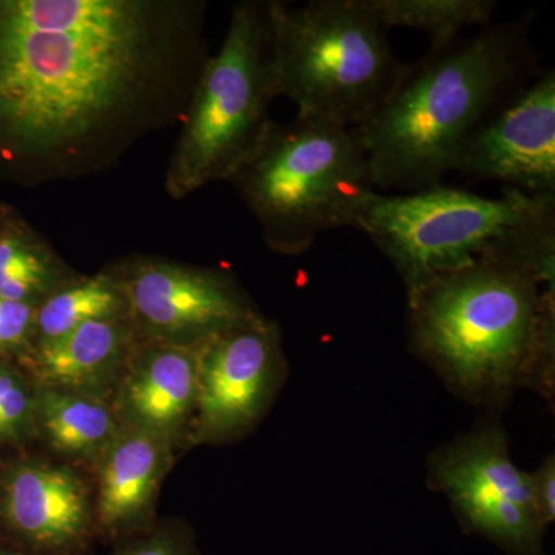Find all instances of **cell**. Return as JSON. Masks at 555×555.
Wrapping results in <instances>:
<instances>
[{
	"instance_id": "1",
	"label": "cell",
	"mask_w": 555,
	"mask_h": 555,
	"mask_svg": "<svg viewBox=\"0 0 555 555\" xmlns=\"http://www.w3.org/2000/svg\"><path fill=\"white\" fill-rule=\"evenodd\" d=\"M204 24L192 0H0V175L86 177L182 124Z\"/></svg>"
},
{
	"instance_id": "2",
	"label": "cell",
	"mask_w": 555,
	"mask_h": 555,
	"mask_svg": "<svg viewBox=\"0 0 555 555\" xmlns=\"http://www.w3.org/2000/svg\"><path fill=\"white\" fill-rule=\"evenodd\" d=\"M528 16L429 50L352 129L377 190L443 184L474 131L537 76Z\"/></svg>"
},
{
	"instance_id": "3",
	"label": "cell",
	"mask_w": 555,
	"mask_h": 555,
	"mask_svg": "<svg viewBox=\"0 0 555 555\" xmlns=\"http://www.w3.org/2000/svg\"><path fill=\"white\" fill-rule=\"evenodd\" d=\"M416 352L476 401H500L553 374L555 283L481 259L408 295Z\"/></svg>"
},
{
	"instance_id": "4",
	"label": "cell",
	"mask_w": 555,
	"mask_h": 555,
	"mask_svg": "<svg viewBox=\"0 0 555 555\" xmlns=\"http://www.w3.org/2000/svg\"><path fill=\"white\" fill-rule=\"evenodd\" d=\"M357 230L392 262L408 295L481 259L524 266L555 283V196L505 189L486 198L443 184L377 192Z\"/></svg>"
},
{
	"instance_id": "5",
	"label": "cell",
	"mask_w": 555,
	"mask_h": 555,
	"mask_svg": "<svg viewBox=\"0 0 555 555\" xmlns=\"http://www.w3.org/2000/svg\"><path fill=\"white\" fill-rule=\"evenodd\" d=\"M229 182L257 219L266 246L284 257L306 254L331 230L357 229L378 192L352 129L297 116L288 124L272 120Z\"/></svg>"
},
{
	"instance_id": "6",
	"label": "cell",
	"mask_w": 555,
	"mask_h": 555,
	"mask_svg": "<svg viewBox=\"0 0 555 555\" xmlns=\"http://www.w3.org/2000/svg\"><path fill=\"white\" fill-rule=\"evenodd\" d=\"M268 13L278 98L297 118L356 129L406 68L367 0H268Z\"/></svg>"
},
{
	"instance_id": "7",
	"label": "cell",
	"mask_w": 555,
	"mask_h": 555,
	"mask_svg": "<svg viewBox=\"0 0 555 555\" xmlns=\"http://www.w3.org/2000/svg\"><path fill=\"white\" fill-rule=\"evenodd\" d=\"M275 98L268 2L236 3L189 102L164 181L167 195L181 201L230 181L264 138Z\"/></svg>"
},
{
	"instance_id": "8",
	"label": "cell",
	"mask_w": 555,
	"mask_h": 555,
	"mask_svg": "<svg viewBox=\"0 0 555 555\" xmlns=\"http://www.w3.org/2000/svg\"><path fill=\"white\" fill-rule=\"evenodd\" d=\"M429 470L474 531L511 553L542 555L546 525L537 513L531 477L511 459L500 427H483L441 449Z\"/></svg>"
},
{
	"instance_id": "9",
	"label": "cell",
	"mask_w": 555,
	"mask_h": 555,
	"mask_svg": "<svg viewBox=\"0 0 555 555\" xmlns=\"http://www.w3.org/2000/svg\"><path fill=\"white\" fill-rule=\"evenodd\" d=\"M137 337L175 346L203 345L259 317L238 284L218 270L160 258L116 266Z\"/></svg>"
},
{
	"instance_id": "10",
	"label": "cell",
	"mask_w": 555,
	"mask_h": 555,
	"mask_svg": "<svg viewBox=\"0 0 555 555\" xmlns=\"http://www.w3.org/2000/svg\"><path fill=\"white\" fill-rule=\"evenodd\" d=\"M460 177L555 196V72L546 69L481 124L456 160Z\"/></svg>"
},
{
	"instance_id": "11",
	"label": "cell",
	"mask_w": 555,
	"mask_h": 555,
	"mask_svg": "<svg viewBox=\"0 0 555 555\" xmlns=\"http://www.w3.org/2000/svg\"><path fill=\"white\" fill-rule=\"evenodd\" d=\"M283 367L280 332L262 315L204 343L196 398L204 433L228 437L254 425Z\"/></svg>"
},
{
	"instance_id": "12",
	"label": "cell",
	"mask_w": 555,
	"mask_h": 555,
	"mask_svg": "<svg viewBox=\"0 0 555 555\" xmlns=\"http://www.w3.org/2000/svg\"><path fill=\"white\" fill-rule=\"evenodd\" d=\"M89 500L65 467L14 462L0 474V534L27 555H68L86 542Z\"/></svg>"
},
{
	"instance_id": "13",
	"label": "cell",
	"mask_w": 555,
	"mask_h": 555,
	"mask_svg": "<svg viewBox=\"0 0 555 555\" xmlns=\"http://www.w3.org/2000/svg\"><path fill=\"white\" fill-rule=\"evenodd\" d=\"M164 434L134 429L120 433L105 447L100 474L98 520L115 535L130 531L145 516L167 466Z\"/></svg>"
},
{
	"instance_id": "14",
	"label": "cell",
	"mask_w": 555,
	"mask_h": 555,
	"mask_svg": "<svg viewBox=\"0 0 555 555\" xmlns=\"http://www.w3.org/2000/svg\"><path fill=\"white\" fill-rule=\"evenodd\" d=\"M138 350L126 387L127 412L138 427L164 434L196 406L201 346L149 341Z\"/></svg>"
},
{
	"instance_id": "15",
	"label": "cell",
	"mask_w": 555,
	"mask_h": 555,
	"mask_svg": "<svg viewBox=\"0 0 555 555\" xmlns=\"http://www.w3.org/2000/svg\"><path fill=\"white\" fill-rule=\"evenodd\" d=\"M137 339L129 315L102 318L64 337L36 343L22 360L47 387L86 386L118 366Z\"/></svg>"
},
{
	"instance_id": "16",
	"label": "cell",
	"mask_w": 555,
	"mask_h": 555,
	"mask_svg": "<svg viewBox=\"0 0 555 555\" xmlns=\"http://www.w3.org/2000/svg\"><path fill=\"white\" fill-rule=\"evenodd\" d=\"M72 280L49 241L14 210L0 235V298L38 308Z\"/></svg>"
},
{
	"instance_id": "17",
	"label": "cell",
	"mask_w": 555,
	"mask_h": 555,
	"mask_svg": "<svg viewBox=\"0 0 555 555\" xmlns=\"http://www.w3.org/2000/svg\"><path fill=\"white\" fill-rule=\"evenodd\" d=\"M122 315H129V308L115 269L73 278L36 308L33 345L64 337L89 321Z\"/></svg>"
},
{
	"instance_id": "18",
	"label": "cell",
	"mask_w": 555,
	"mask_h": 555,
	"mask_svg": "<svg viewBox=\"0 0 555 555\" xmlns=\"http://www.w3.org/2000/svg\"><path fill=\"white\" fill-rule=\"evenodd\" d=\"M62 454L87 456L116 436L115 420L102 401L43 387L35 397V426Z\"/></svg>"
},
{
	"instance_id": "19",
	"label": "cell",
	"mask_w": 555,
	"mask_h": 555,
	"mask_svg": "<svg viewBox=\"0 0 555 555\" xmlns=\"http://www.w3.org/2000/svg\"><path fill=\"white\" fill-rule=\"evenodd\" d=\"M379 24L414 28L429 36L430 50H440L460 39L466 28L488 27L494 16V0H367Z\"/></svg>"
},
{
	"instance_id": "20",
	"label": "cell",
	"mask_w": 555,
	"mask_h": 555,
	"mask_svg": "<svg viewBox=\"0 0 555 555\" xmlns=\"http://www.w3.org/2000/svg\"><path fill=\"white\" fill-rule=\"evenodd\" d=\"M35 427V396L24 375L0 360V444H16L30 436Z\"/></svg>"
},
{
	"instance_id": "21",
	"label": "cell",
	"mask_w": 555,
	"mask_h": 555,
	"mask_svg": "<svg viewBox=\"0 0 555 555\" xmlns=\"http://www.w3.org/2000/svg\"><path fill=\"white\" fill-rule=\"evenodd\" d=\"M35 306L0 298V353L24 358L35 338Z\"/></svg>"
},
{
	"instance_id": "22",
	"label": "cell",
	"mask_w": 555,
	"mask_h": 555,
	"mask_svg": "<svg viewBox=\"0 0 555 555\" xmlns=\"http://www.w3.org/2000/svg\"><path fill=\"white\" fill-rule=\"evenodd\" d=\"M113 555H198L192 540L175 529H158L152 534L133 540Z\"/></svg>"
},
{
	"instance_id": "23",
	"label": "cell",
	"mask_w": 555,
	"mask_h": 555,
	"mask_svg": "<svg viewBox=\"0 0 555 555\" xmlns=\"http://www.w3.org/2000/svg\"><path fill=\"white\" fill-rule=\"evenodd\" d=\"M531 477L532 499L537 513L546 526L553 524L555 518V459L551 454L543 460Z\"/></svg>"
},
{
	"instance_id": "24",
	"label": "cell",
	"mask_w": 555,
	"mask_h": 555,
	"mask_svg": "<svg viewBox=\"0 0 555 555\" xmlns=\"http://www.w3.org/2000/svg\"><path fill=\"white\" fill-rule=\"evenodd\" d=\"M14 208L10 206H5V204L0 203V235H2L3 229H5L7 222L11 215H13Z\"/></svg>"
},
{
	"instance_id": "25",
	"label": "cell",
	"mask_w": 555,
	"mask_h": 555,
	"mask_svg": "<svg viewBox=\"0 0 555 555\" xmlns=\"http://www.w3.org/2000/svg\"><path fill=\"white\" fill-rule=\"evenodd\" d=\"M0 555H27V554H22V553H20V551L11 550V547H9V546L0 545Z\"/></svg>"
},
{
	"instance_id": "26",
	"label": "cell",
	"mask_w": 555,
	"mask_h": 555,
	"mask_svg": "<svg viewBox=\"0 0 555 555\" xmlns=\"http://www.w3.org/2000/svg\"><path fill=\"white\" fill-rule=\"evenodd\" d=\"M3 358L5 357H3L2 353H0V360H3ZM7 360H9V358H7Z\"/></svg>"
}]
</instances>
